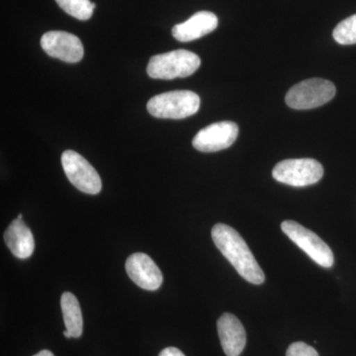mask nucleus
<instances>
[{"mask_svg": "<svg viewBox=\"0 0 356 356\" xmlns=\"http://www.w3.org/2000/svg\"><path fill=\"white\" fill-rule=\"evenodd\" d=\"M219 24L218 17L209 11H200L188 20L172 28V36L179 42H191L214 31Z\"/></svg>", "mask_w": 356, "mask_h": 356, "instance_id": "12", "label": "nucleus"}, {"mask_svg": "<svg viewBox=\"0 0 356 356\" xmlns=\"http://www.w3.org/2000/svg\"><path fill=\"white\" fill-rule=\"evenodd\" d=\"M64 334L65 337H67V339H70L69 332H67V330H65V331L64 332Z\"/></svg>", "mask_w": 356, "mask_h": 356, "instance_id": "20", "label": "nucleus"}, {"mask_svg": "<svg viewBox=\"0 0 356 356\" xmlns=\"http://www.w3.org/2000/svg\"><path fill=\"white\" fill-rule=\"evenodd\" d=\"M4 241L13 255L21 259L31 257L35 250L34 236L22 220L15 219L4 233Z\"/></svg>", "mask_w": 356, "mask_h": 356, "instance_id": "13", "label": "nucleus"}, {"mask_svg": "<svg viewBox=\"0 0 356 356\" xmlns=\"http://www.w3.org/2000/svg\"><path fill=\"white\" fill-rule=\"evenodd\" d=\"M42 49L51 58L65 63H79L83 58L84 49L76 35L65 31L44 33L41 39Z\"/></svg>", "mask_w": 356, "mask_h": 356, "instance_id": "9", "label": "nucleus"}, {"mask_svg": "<svg viewBox=\"0 0 356 356\" xmlns=\"http://www.w3.org/2000/svg\"><path fill=\"white\" fill-rule=\"evenodd\" d=\"M34 356H55L54 355V353H51L50 350H41L40 353H37V355H35Z\"/></svg>", "mask_w": 356, "mask_h": 356, "instance_id": "19", "label": "nucleus"}, {"mask_svg": "<svg viewBox=\"0 0 356 356\" xmlns=\"http://www.w3.org/2000/svg\"><path fill=\"white\" fill-rule=\"evenodd\" d=\"M63 317L70 337L77 339L83 334V320L79 300L72 293L65 292L60 298Z\"/></svg>", "mask_w": 356, "mask_h": 356, "instance_id": "14", "label": "nucleus"}, {"mask_svg": "<svg viewBox=\"0 0 356 356\" xmlns=\"http://www.w3.org/2000/svg\"><path fill=\"white\" fill-rule=\"evenodd\" d=\"M286 356H320L315 348L305 343L298 341L288 348Z\"/></svg>", "mask_w": 356, "mask_h": 356, "instance_id": "17", "label": "nucleus"}, {"mask_svg": "<svg viewBox=\"0 0 356 356\" xmlns=\"http://www.w3.org/2000/svg\"><path fill=\"white\" fill-rule=\"evenodd\" d=\"M324 175V168L313 159H291L274 166L273 177L281 184L294 187L317 184Z\"/></svg>", "mask_w": 356, "mask_h": 356, "instance_id": "5", "label": "nucleus"}, {"mask_svg": "<svg viewBox=\"0 0 356 356\" xmlns=\"http://www.w3.org/2000/svg\"><path fill=\"white\" fill-rule=\"evenodd\" d=\"M336 92V86L332 81L324 79H306L289 89L285 102L292 109L317 108L331 102Z\"/></svg>", "mask_w": 356, "mask_h": 356, "instance_id": "4", "label": "nucleus"}, {"mask_svg": "<svg viewBox=\"0 0 356 356\" xmlns=\"http://www.w3.org/2000/svg\"><path fill=\"white\" fill-rule=\"evenodd\" d=\"M200 65V58L196 54L175 50L152 57L147 72L152 79H175L192 76Z\"/></svg>", "mask_w": 356, "mask_h": 356, "instance_id": "3", "label": "nucleus"}, {"mask_svg": "<svg viewBox=\"0 0 356 356\" xmlns=\"http://www.w3.org/2000/svg\"><path fill=\"white\" fill-rule=\"evenodd\" d=\"M222 350L227 356H240L247 343L245 327L233 314H222L217 323Z\"/></svg>", "mask_w": 356, "mask_h": 356, "instance_id": "11", "label": "nucleus"}, {"mask_svg": "<svg viewBox=\"0 0 356 356\" xmlns=\"http://www.w3.org/2000/svg\"><path fill=\"white\" fill-rule=\"evenodd\" d=\"M281 229L293 243H296L318 266L325 268H331L334 266V254L331 248L311 229L290 220L282 222Z\"/></svg>", "mask_w": 356, "mask_h": 356, "instance_id": "6", "label": "nucleus"}, {"mask_svg": "<svg viewBox=\"0 0 356 356\" xmlns=\"http://www.w3.org/2000/svg\"><path fill=\"white\" fill-rule=\"evenodd\" d=\"M62 165L65 175L79 191L91 195L102 191V178L83 156L67 149L62 154Z\"/></svg>", "mask_w": 356, "mask_h": 356, "instance_id": "7", "label": "nucleus"}, {"mask_svg": "<svg viewBox=\"0 0 356 356\" xmlns=\"http://www.w3.org/2000/svg\"><path fill=\"white\" fill-rule=\"evenodd\" d=\"M200 97L189 90H175L154 96L147 102L152 116L161 119H184L197 113Z\"/></svg>", "mask_w": 356, "mask_h": 356, "instance_id": "2", "label": "nucleus"}, {"mask_svg": "<svg viewBox=\"0 0 356 356\" xmlns=\"http://www.w3.org/2000/svg\"><path fill=\"white\" fill-rule=\"evenodd\" d=\"M213 242L241 276L252 283L262 284L266 275L257 264L243 236L235 229L225 224H217L212 229Z\"/></svg>", "mask_w": 356, "mask_h": 356, "instance_id": "1", "label": "nucleus"}, {"mask_svg": "<svg viewBox=\"0 0 356 356\" xmlns=\"http://www.w3.org/2000/svg\"><path fill=\"white\" fill-rule=\"evenodd\" d=\"M125 266L129 277L138 286L149 291H154L161 287L163 273L149 255L143 252L130 255Z\"/></svg>", "mask_w": 356, "mask_h": 356, "instance_id": "10", "label": "nucleus"}, {"mask_svg": "<svg viewBox=\"0 0 356 356\" xmlns=\"http://www.w3.org/2000/svg\"><path fill=\"white\" fill-rule=\"evenodd\" d=\"M159 356H185L181 350H178L177 348H166L165 350H161Z\"/></svg>", "mask_w": 356, "mask_h": 356, "instance_id": "18", "label": "nucleus"}, {"mask_svg": "<svg viewBox=\"0 0 356 356\" xmlns=\"http://www.w3.org/2000/svg\"><path fill=\"white\" fill-rule=\"evenodd\" d=\"M238 135V127L234 122H217L199 131L192 145L199 152L214 153L231 147Z\"/></svg>", "mask_w": 356, "mask_h": 356, "instance_id": "8", "label": "nucleus"}, {"mask_svg": "<svg viewBox=\"0 0 356 356\" xmlns=\"http://www.w3.org/2000/svg\"><path fill=\"white\" fill-rule=\"evenodd\" d=\"M332 36L341 44H356V14L337 24Z\"/></svg>", "mask_w": 356, "mask_h": 356, "instance_id": "16", "label": "nucleus"}, {"mask_svg": "<svg viewBox=\"0 0 356 356\" xmlns=\"http://www.w3.org/2000/svg\"><path fill=\"white\" fill-rule=\"evenodd\" d=\"M22 214H19L18 215V217H17V219H20V220H22Z\"/></svg>", "mask_w": 356, "mask_h": 356, "instance_id": "21", "label": "nucleus"}, {"mask_svg": "<svg viewBox=\"0 0 356 356\" xmlns=\"http://www.w3.org/2000/svg\"><path fill=\"white\" fill-rule=\"evenodd\" d=\"M58 6L65 13L79 20H88L93 14L96 4L91 3L90 0H56Z\"/></svg>", "mask_w": 356, "mask_h": 356, "instance_id": "15", "label": "nucleus"}]
</instances>
